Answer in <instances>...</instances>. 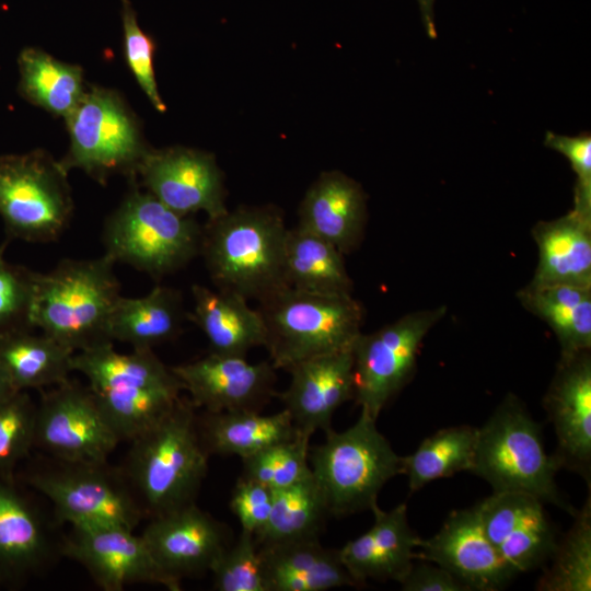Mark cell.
Instances as JSON below:
<instances>
[{"mask_svg": "<svg viewBox=\"0 0 591 591\" xmlns=\"http://www.w3.org/2000/svg\"><path fill=\"white\" fill-rule=\"evenodd\" d=\"M24 483L53 505L70 526L120 525L135 530L146 517L121 467L43 455L27 465Z\"/></svg>", "mask_w": 591, "mask_h": 591, "instance_id": "cell-8", "label": "cell"}, {"mask_svg": "<svg viewBox=\"0 0 591 591\" xmlns=\"http://www.w3.org/2000/svg\"><path fill=\"white\" fill-rule=\"evenodd\" d=\"M197 424L209 455L244 459L300 434L286 409L271 415L254 410L205 412L197 416Z\"/></svg>", "mask_w": 591, "mask_h": 591, "instance_id": "cell-27", "label": "cell"}, {"mask_svg": "<svg viewBox=\"0 0 591 591\" xmlns=\"http://www.w3.org/2000/svg\"><path fill=\"white\" fill-rule=\"evenodd\" d=\"M266 591H325L359 587L344 566L339 551L318 538L258 547Z\"/></svg>", "mask_w": 591, "mask_h": 591, "instance_id": "cell-25", "label": "cell"}, {"mask_svg": "<svg viewBox=\"0 0 591 591\" xmlns=\"http://www.w3.org/2000/svg\"><path fill=\"white\" fill-rule=\"evenodd\" d=\"M171 369L193 405L204 412H260L276 395V369L270 361L251 363L245 356L210 351Z\"/></svg>", "mask_w": 591, "mask_h": 591, "instance_id": "cell-15", "label": "cell"}, {"mask_svg": "<svg viewBox=\"0 0 591 591\" xmlns=\"http://www.w3.org/2000/svg\"><path fill=\"white\" fill-rule=\"evenodd\" d=\"M65 120L70 147L59 162L67 172L80 169L100 183L114 174L135 179L150 148L138 119L118 92L90 86Z\"/></svg>", "mask_w": 591, "mask_h": 591, "instance_id": "cell-9", "label": "cell"}, {"mask_svg": "<svg viewBox=\"0 0 591 591\" xmlns=\"http://www.w3.org/2000/svg\"><path fill=\"white\" fill-rule=\"evenodd\" d=\"M36 404L26 391L0 402V477H13L34 448Z\"/></svg>", "mask_w": 591, "mask_h": 591, "instance_id": "cell-39", "label": "cell"}, {"mask_svg": "<svg viewBox=\"0 0 591 591\" xmlns=\"http://www.w3.org/2000/svg\"><path fill=\"white\" fill-rule=\"evenodd\" d=\"M74 352L54 338L20 329L0 335V366L16 391L69 380Z\"/></svg>", "mask_w": 591, "mask_h": 591, "instance_id": "cell-30", "label": "cell"}, {"mask_svg": "<svg viewBox=\"0 0 591 591\" xmlns=\"http://www.w3.org/2000/svg\"><path fill=\"white\" fill-rule=\"evenodd\" d=\"M287 371L290 384L276 395L297 430L310 437L329 430L334 413L355 396L352 348L309 358Z\"/></svg>", "mask_w": 591, "mask_h": 591, "instance_id": "cell-20", "label": "cell"}, {"mask_svg": "<svg viewBox=\"0 0 591 591\" xmlns=\"http://www.w3.org/2000/svg\"><path fill=\"white\" fill-rule=\"evenodd\" d=\"M568 532L557 542L536 582L538 591L591 590V497L573 515Z\"/></svg>", "mask_w": 591, "mask_h": 591, "instance_id": "cell-36", "label": "cell"}, {"mask_svg": "<svg viewBox=\"0 0 591 591\" xmlns=\"http://www.w3.org/2000/svg\"><path fill=\"white\" fill-rule=\"evenodd\" d=\"M285 277L289 287L321 294H352L344 254L326 240L296 225L285 244Z\"/></svg>", "mask_w": 591, "mask_h": 591, "instance_id": "cell-32", "label": "cell"}, {"mask_svg": "<svg viewBox=\"0 0 591 591\" xmlns=\"http://www.w3.org/2000/svg\"><path fill=\"white\" fill-rule=\"evenodd\" d=\"M68 172L43 150L0 155V216L9 240L48 243L68 227Z\"/></svg>", "mask_w": 591, "mask_h": 591, "instance_id": "cell-10", "label": "cell"}, {"mask_svg": "<svg viewBox=\"0 0 591 591\" xmlns=\"http://www.w3.org/2000/svg\"><path fill=\"white\" fill-rule=\"evenodd\" d=\"M18 62L20 93L28 102L63 118L77 107L85 92L80 66L62 62L34 47L24 48Z\"/></svg>", "mask_w": 591, "mask_h": 591, "instance_id": "cell-34", "label": "cell"}, {"mask_svg": "<svg viewBox=\"0 0 591 591\" xmlns=\"http://www.w3.org/2000/svg\"><path fill=\"white\" fill-rule=\"evenodd\" d=\"M141 536L159 567L177 581L210 571L231 544L228 526L196 502L150 518Z\"/></svg>", "mask_w": 591, "mask_h": 591, "instance_id": "cell-18", "label": "cell"}, {"mask_svg": "<svg viewBox=\"0 0 591 591\" xmlns=\"http://www.w3.org/2000/svg\"><path fill=\"white\" fill-rule=\"evenodd\" d=\"M186 317L182 293L158 286L140 298L119 297L109 317L108 337L136 349H152L176 338Z\"/></svg>", "mask_w": 591, "mask_h": 591, "instance_id": "cell-28", "label": "cell"}, {"mask_svg": "<svg viewBox=\"0 0 591 591\" xmlns=\"http://www.w3.org/2000/svg\"><path fill=\"white\" fill-rule=\"evenodd\" d=\"M16 391L0 366V402L12 396Z\"/></svg>", "mask_w": 591, "mask_h": 591, "instance_id": "cell-47", "label": "cell"}, {"mask_svg": "<svg viewBox=\"0 0 591 591\" xmlns=\"http://www.w3.org/2000/svg\"><path fill=\"white\" fill-rule=\"evenodd\" d=\"M114 264L104 254L93 259H63L51 271L37 273L33 328L73 352L113 343L108 322L120 297Z\"/></svg>", "mask_w": 591, "mask_h": 591, "instance_id": "cell-3", "label": "cell"}, {"mask_svg": "<svg viewBox=\"0 0 591 591\" xmlns=\"http://www.w3.org/2000/svg\"><path fill=\"white\" fill-rule=\"evenodd\" d=\"M35 271L7 262L0 252V335L33 329Z\"/></svg>", "mask_w": 591, "mask_h": 591, "instance_id": "cell-41", "label": "cell"}, {"mask_svg": "<svg viewBox=\"0 0 591 591\" xmlns=\"http://www.w3.org/2000/svg\"><path fill=\"white\" fill-rule=\"evenodd\" d=\"M275 369L352 348L361 334L362 304L352 294H321L283 287L257 302Z\"/></svg>", "mask_w": 591, "mask_h": 591, "instance_id": "cell-5", "label": "cell"}, {"mask_svg": "<svg viewBox=\"0 0 591 591\" xmlns=\"http://www.w3.org/2000/svg\"><path fill=\"white\" fill-rule=\"evenodd\" d=\"M517 299L553 331L560 356L591 350V288L526 285Z\"/></svg>", "mask_w": 591, "mask_h": 591, "instance_id": "cell-31", "label": "cell"}, {"mask_svg": "<svg viewBox=\"0 0 591 591\" xmlns=\"http://www.w3.org/2000/svg\"><path fill=\"white\" fill-rule=\"evenodd\" d=\"M72 369L82 373L94 393L146 386H179L181 382L152 349L115 351L113 343L74 352ZM183 389V387H182Z\"/></svg>", "mask_w": 591, "mask_h": 591, "instance_id": "cell-29", "label": "cell"}, {"mask_svg": "<svg viewBox=\"0 0 591 591\" xmlns=\"http://www.w3.org/2000/svg\"><path fill=\"white\" fill-rule=\"evenodd\" d=\"M543 407L555 430L560 468L580 475L590 488L591 350L559 356Z\"/></svg>", "mask_w": 591, "mask_h": 591, "instance_id": "cell-17", "label": "cell"}, {"mask_svg": "<svg viewBox=\"0 0 591 591\" xmlns=\"http://www.w3.org/2000/svg\"><path fill=\"white\" fill-rule=\"evenodd\" d=\"M560 465L544 445L542 429L524 403L507 394L488 420L477 428L470 473L486 480L493 491L522 493L575 515L561 496L556 473Z\"/></svg>", "mask_w": 591, "mask_h": 591, "instance_id": "cell-4", "label": "cell"}, {"mask_svg": "<svg viewBox=\"0 0 591 591\" xmlns=\"http://www.w3.org/2000/svg\"><path fill=\"white\" fill-rule=\"evenodd\" d=\"M194 309L188 318L205 334L210 351L221 355L245 356L265 344V328L260 314L244 298L192 286Z\"/></svg>", "mask_w": 591, "mask_h": 591, "instance_id": "cell-26", "label": "cell"}, {"mask_svg": "<svg viewBox=\"0 0 591 591\" xmlns=\"http://www.w3.org/2000/svg\"><path fill=\"white\" fill-rule=\"evenodd\" d=\"M288 228L277 208L240 207L208 219L200 255L217 289L260 301L287 287Z\"/></svg>", "mask_w": 591, "mask_h": 591, "instance_id": "cell-2", "label": "cell"}, {"mask_svg": "<svg viewBox=\"0 0 591 591\" xmlns=\"http://www.w3.org/2000/svg\"><path fill=\"white\" fill-rule=\"evenodd\" d=\"M119 442L90 386L69 379L36 404L34 448L45 455L105 462Z\"/></svg>", "mask_w": 591, "mask_h": 591, "instance_id": "cell-12", "label": "cell"}, {"mask_svg": "<svg viewBox=\"0 0 591 591\" xmlns=\"http://www.w3.org/2000/svg\"><path fill=\"white\" fill-rule=\"evenodd\" d=\"M325 434L323 443L310 449L309 463L329 515L371 510L383 486L402 474V456L363 412L351 427Z\"/></svg>", "mask_w": 591, "mask_h": 591, "instance_id": "cell-6", "label": "cell"}, {"mask_svg": "<svg viewBox=\"0 0 591 591\" xmlns=\"http://www.w3.org/2000/svg\"><path fill=\"white\" fill-rule=\"evenodd\" d=\"M433 3L434 0H418L424 26L428 36L432 39L437 37L433 19Z\"/></svg>", "mask_w": 591, "mask_h": 591, "instance_id": "cell-46", "label": "cell"}, {"mask_svg": "<svg viewBox=\"0 0 591 591\" xmlns=\"http://www.w3.org/2000/svg\"><path fill=\"white\" fill-rule=\"evenodd\" d=\"M138 178L148 193L179 215L204 211L213 219L228 211L222 174L209 153L182 147L149 149L137 167Z\"/></svg>", "mask_w": 591, "mask_h": 591, "instance_id": "cell-14", "label": "cell"}, {"mask_svg": "<svg viewBox=\"0 0 591 591\" xmlns=\"http://www.w3.org/2000/svg\"><path fill=\"white\" fill-rule=\"evenodd\" d=\"M477 428L462 425L443 428L421 441L410 454L402 456V474L410 493L440 478L471 472Z\"/></svg>", "mask_w": 591, "mask_h": 591, "instance_id": "cell-35", "label": "cell"}, {"mask_svg": "<svg viewBox=\"0 0 591 591\" xmlns=\"http://www.w3.org/2000/svg\"><path fill=\"white\" fill-rule=\"evenodd\" d=\"M474 507L485 535L517 575L548 560L557 536L541 500L522 493L493 491Z\"/></svg>", "mask_w": 591, "mask_h": 591, "instance_id": "cell-16", "label": "cell"}, {"mask_svg": "<svg viewBox=\"0 0 591 591\" xmlns=\"http://www.w3.org/2000/svg\"><path fill=\"white\" fill-rule=\"evenodd\" d=\"M179 386H146L94 393L120 441H131L162 419L181 397Z\"/></svg>", "mask_w": 591, "mask_h": 591, "instance_id": "cell-37", "label": "cell"}, {"mask_svg": "<svg viewBox=\"0 0 591 591\" xmlns=\"http://www.w3.org/2000/svg\"><path fill=\"white\" fill-rule=\"evenodd\" d=\"M195 410L181 396L162 419L130 441L121 468L149 519L194 503L207 475L209 454Z\"/></svg>", "mask_w": 591, "mask_h": 591, "instance_id": "cell-1", "label": "cell"}, {"mask_svg": "<svg viewBox=\"0 0 591 591\" xmlns=\"http://www.w3.org/2000/svg\"><path fill=\"white\" fill-rule=\"evenodd\" d=\"M274 490L250 478L240 477L233 488L230 508L242 530L256 534L267 522Z\"/></svg>", "mask_w": 591, "mask_h": 591, "instance_id": "cell-44", "label": "cell"}, {"mask_svg": "<svg viewBox=\"0 0 591 591\" xmlns=\"http://www.w3.org/2000/svg\"><path fill=\"white\" fill-rule=\"evenodd\" d=\"M217 591H266L264 564L254 535L242 530L212 565Z\"/></svg>", "mask_w": 591, "mask_h": 591, "instance_id": "cell-40", "label": "cell"}, {"mask_svg": "<svg viewBox=\"0 0 591 591\" xmlns=\"http://www.w3.org/2000/svg\"><path fill=\"white\" fill-rule=\"evenodd\" d=\"M61 554L79 563L105 591L134 583L181 590V581L166 575L151 555L141 534L120 525L71 526L61 541Z\"/></svg>", "mask_w": 591, "mask_h": 591, "instance_id": "cell-13", "label": "cell"}, {"mask_svg": "<svg viewBox=\"0 0 591 591\" xmlns=\"http://www.w3.org/2000/svg\"><path fill=\"white\" fill-rule=\"evenodd\" d=\"M538 258L532 287L578 286L591 288V216L573 209L532 228Z\"/></svg>", "mask_w": 591, "mask_h": 591, "instance_id": "cell-24", "label": "cell"}, {"mask_svg": "<svg viewBox=\"0 0 591 591\" xmlns=\"http://www.w3.org/2000/svg\"><path fill=\"white\" fill-rule=\"evenodd\" d=\"M371 511L372 526L338 549L340 559L358 586L370 578L399 582L413 566L421 538L408 523L405 503L389 511L376 503Z\"/></svg>", "mask_w": 591, "mask_h": 591, "instance_id": "cell-22", "label": "cell"}, {"mask_svg": "<svg viewBox=\"0 0 591 591\" xmlns=\"http://www.w3.org/2000/svg\"><path fill=\"white\" fill-rule=\"evenodd\" d=\"M415 559L441 566L468 591H497L517 576L485 535L475 507L453 511L433 536L421 538Z\"/></svg>", "mask_w": 591, "mask_h": 591, "instance_id": "cell-19", "label": "cell"}, {"mask_svg": "<svg viewBox=\"0 0 591 591\" xmlns=\"http://www.w3.org/2000/svg\"><path fill=\"white\" fill-rule=\"evenodd\" d=\"M445 313L444 305L418 310L372 333L361 332L352 347L354 399L360 412L378 419L412 379L424 338Z\"/></svg>", "mask_w": 591, "mask_h": 591, "instance_id": "cell-11", "label": "cell"}, {"mask_svg": "<svg viewBox=\"0 0 591 591\" xmlns=\"http://www.w3.org/2000/svg\"><path fill=\"white\" fill-rule=\"evenodd\" d=\"M310 436L270 445L242 459V477L258 482L273 490L288 487L309 476Z\"/></svg>", "mask_w": 591, "mask_h": 591, "instance_id": "cell-38", "label": "cell"}, {"mask_svg": "<svg viewBox=\"0 0 591 591\" xmlns=\"http://www.w3.org/2000/svg\"><path fill=\"white\" fill-rule=\"evenodd\" d=\"M544 144L567 158L576 174L573 210L591 216V136L568 137L547 131Z\"/></svg>", "mask_w": 591, "mask_h": 591, "instance_id": "cell-43", "label": "cell"}, {"mask_svg": "<svg viewBox=\"0 0 591 591\" xmlns=\"http://www.w3.org/2000/svg\"><path fill=\"white\" fill-rule=\"evenodd\" d=\"M55 543L39 509L13 477H0V586L20 583L46 569Z\"/></svg>", "mask_w": 591, "mask_h": 591, "instance_id": "cell-21", "label": "cell"}, {"mask_svg": "<svg viewBox=\"0 0 591 591\" xmlns=\"http://www.w3.org/2000/svg\"><path fill=\"white\" fill-rule=\"evenodd\" d=\"M367 196L341 172H324L306 190L298 225L335 245L344 255L361 244L367 224Z\"/></svg>", "mask_w": 591, "mask_h": 591, "instance_id": "cell-23", "label": "cell"}, {"mask_svg": "<svg viewBox=\"0 0 591 591\" xmlns=\"http://www.w3.org/2000/svg\"><path fill=\"white\" fill-rule=\"evenodd\" d=\"M120 1L124 50L127 65L155 109L165 112L166 107L159 94L154 73V40L139 26L131 1Z\"/></svg>", "mask_w": 591, "mask_h": 591, "instance_id": "cell-42", "label": "cell"}, {"mask_svg": "<svg viewBox=\"0 0 591 591\" xmlns=\"http://www.w3.org/2000/svg\"><path fill=\"white\" fill-rule=\"evenodd\" d=\"M404 591H468L459 579L437 564H413L398 582Z\"/></svg>", "mask_w": 591, "mask_h": 591, "instance_id": "cell-45", "label": "cell"}, {"mask_svg": "<svg viewBox=\"0 0 591 591\" xmlns=\"http://www.w3.org/2000/svg\"><path fill=\"white\" fill-rule=\"evenodd\" d=\"M324 496L311 473L301 480L274 490L270 514L254 534L258 547L316 540L328 517Z\"/></svg>", "mask_w": 591, "mask_h": 591, "instance_id": "cell-33", "label": "cell"}, {"mask_svg": "<svg viewBox=\"0 0 591 591\" xmlns=\"http://www.w3.org/2000/svg\"><path fill=\"white\" fill-rule=\"evenodd\" d=\"M102 240L105 255L114 263L161 279L200 255L202 227L147 190L134 188L107 218Z\"/></svg>", "mask_w": 591, "mask_h": 591, "instance_id": "cell-7", "label": "cell"}]
</instances>
